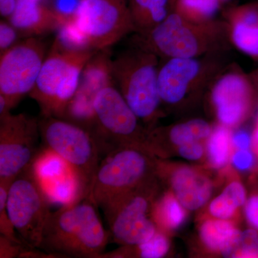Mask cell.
Returning a JSON list of instances; mask_svg holds the SVG:
<instances>
[{"label": "cell", "mask_w": 258, "mask_h": 258, "mask_svg": "<svg viewBox=\"0 0 258 258\" xmlns=\"http://www.w3.org/2000/svg\"><path fill=\"white\" fill-rule=\"evenodd\" d=\"M97 208L84 198L51 212L39 249L55 257L99 258L111 240Z\"/></svg>", "instance_id": "obj_1"}, {"label": "cell", "mask_w": 258, "mask_h": 258, "mask_svg": "<svg viewBox=\"0 0 258 258\" xmlns=\"http://www.w3.org/2000/svg\"><path fill=\"white\" fill-rule=\"evenodd\" d=\"M137 36L136 46L166 59L217 55L230 42L225 20L191 23L172 12L156 28Z\"/></svg>", "instance_id": "obj_2"}, {"label": "cell", "mask_w": 258, "mask_h": 258, "mask_svg": "<svg viewBox=\"0 0 258 258\" xmlns=\"http://www.w3.org/2000/svg\"><path fill=\"white\" fill-rule=\"evenodd\" d=\"M159 57L134 46L112 61V73L122 96L147 130L162 117L158 87Z\"/></svg>", "instance_id": "obj_3"}, {"label": "cell", "mask_w": 258, "mask_h": 258, "mask_svg": "<svg viewBox=\"0 0 258 258\" xmlns=\"http://www.w3.org/2000/svg\"><path fill=\"white\" fill-rule=\"evenodd\" d=\"M157 176V157L147 148L124 146L101 159L88 198L104 208Z\"/></svg>", "instance_id": "obj_4"}, {"label": "cell", "mask_w": 258, "mask_h": 258, "mask_svg": "<svg viewBox=\"0 0 258 258\" xmlns=\"http://www.w3.org/2000/svg\"><path fill=\"white\" fill-rule=\"evenodd\" d=\"M98 50H64L52 45L30 96L37 102L42 116L62 118L79 88L88 61Z\"/></svg>", "instance_id": "obj_5"}, {"label": "cell", "mask_w": 258, "mask_h": 258, "mask_svg": "<svg viewBox=\"0 0 258 258\" xmlns=\"http://www.w3.org/2000/svg\"><path fill=\"white\" fill-rule=\"evenodd\" d=\"M42 145L62 158L74 171L88 198L103 159L101 148L91 132L63 118H38Z\"/></svg>", "instance_id": "obj_6"}, {"label": "cell", "mask_w": 258, "mask_h": 258, "mask_svg": "<svg viewBox=\"0 0 258 258\" xmlns=\"http://www.w3.org/2000/svg\"><path fill=\"white\" fill-rule=\"evenodd\" d=\"M161 183L157 174L102 209L111 242L120 246L137 245L149 240L157 232L152 212L161 194Z\"/></svg>", "instance_id": "obj_7"}, {"label": "cell", "mask_w": 258, "mask_h": 258, "mask_svg": "<svg viewBox=\"0 0 258 258\" xmlns=\"http://www.w3.org/2000/svg\"><path fill=\"white\" fill-rule=\"evenodd\" d=\"M93 134L101 148L103 158L124 146L145 147L149 131L141 124L119 90L114 85L103 88L93 102Z\"/></svg>", "instance_id": "obj_8"}, {"label": "cell", "mask_w": 258, "mask_h": 258, "mask_svg": "<svg viewBox=\"0 0 258 258\" xmlns=\"http://www.w3.org/2000/svg\"><path fill=\"white\" fill-rule=\"evenodd\" d=\"M50 203L34 174L32 165L10 185L7 211L23 243L40 247L42 234L50 216Z\"/></svg>", "instance_id": "obj_9"}, {"label": "cell", "mask_w": 258, "mask_h": 258, "mask_svg": "<svg viewBox=\"0 0 258 258\" xmlns=\"http://www.w3.org/2000/svg\"><path fill=\"white\" fill-rule=\"evenodd\" d=\"M217 55L168 58L159 67L158 87L162 105L177 108L198 96L222 71Z\"/></svg>", "instance_id": "obj_10"}, {"label": "cell", "mask_w": 258, "mask_h": 258, "mask_svg": "<svg viewBox=\"0 0 258 258\" xmlns=\"http://www.w3.org/2000/svg\"><path fill=\"white\" fill-rule=\"evenodd\" d=\"M42 147L38 118L25 113L0 117V183L11 184L32 166Z\"/></svg>", "instance_id": "obj_11"}, {"label": "cell", "mask_w": 258, "mask_h": 258, "mask_svg": "<svg viewBox=\"0 0 258 258\" xmlns=\"http://www.w3.org/2000/svg\"><path fill=\"white\" fill-rule=\"evenodd\" d=\"M45 52L44 42L32 36L1 54L0 96L10 110L33 90Z\"/></svg>", "instance_id": "obj_12"}, {"label": "cell", "mask_w": 258, "mask_h": 258, "mask_svg": "<svg viewBox=\"0 0 258 258\" xmlns=\"http://www.w3.org/2000/svg\"><path fill=\"white\" fill-rule=\"evenodd\" d=\"M74 19L95 50L109 48L135 32L128 0H82Z\"/></svg>", "instance_id": "obj_13"}, {"label": "cell", "mask_w": 258, "mask_h": 258, "mask_svg": "<svg viewBox=\"0 0 258 258\" xmlns=\"http://www.w3.org/2000/svg\"><path fill=\"white\" fill-rule=\"evenodd\" d=\"M257 98L250 76L235 66L222 70L212 82L210 102L217 123L232 130L250 118Z\"/></svg>", "instance_id": "obj_14"}, {"label": "cell", "mask_w": 258, "mask_h": 258, "mask_svg": "<svg viewBox=\"0 0 258 258\" xmlns=\"http://www.w3.org/2000/svg\"><path fill=\"white\" fill-rule=\"evenodd\" d=\"M208 167L172 162L157 158V174L188 211L200 210L211 198L218 181Z\"/></svg>", "instance_id": "obj_15"}, {"label": "cell", "mask_w": 258, "mask_h": 258, "mask_svg": "<svg viewBox=\"0 0 258 258\" xmlns=\"http://www.w3.org/2000/svg\"><path fill=\"white\" fill-rule=\"evenodd\" d=\"M32 169L50 203L63 206L85 198L79 178L71 166L43 146L34 161Z\"/></svg>", "instance_id": "obj_16"}, {"label": "cell", "mask_w": 258, "mask_h": 258, "mask_svg": "<svg viewBox=\"0 0 258 258\" xmlns=\"http://www.w3.org/2000/svg\"><path fill=\"white\" fill-rule=\"evenodd\" d=\"M212 129L210 123L200 118L155 127L148 133L145 147L156 157L166 159L180 146L197 141L207 142Z\"/></svg>", "instance_id": "obj_17"}, {"label": "cell", "mask_w": 258, "mask_h": 258, "mask_svg": "<svg viewBox=\"0 0 258 258\" xmlns=\"http://www.w3.org/2000/svg\"><path fill=\"white\" fill-rule=\"evenodd\" d=\"M225 18L232 45L258 60V2L232 7Z\"/></svg>", "instance_id": "obj_18"}, {"label": "cell", "mask_w": 258, "mask_h": 258, "mask_svg": "<svg viewBox=\"0 0 258 258\" xmlns=\"http://www.w3.org/2000/svg\"><path fill=\"white\" fill-rule=\"evenodd\" d=\"M43 0H18L9 22L25 35H40L57 30L67 20L52 8L42 4Z\"/></svg>", "instance_id": "obj_19"}, {"label": "cell", "mask_w": 258, "mask_h": 258, "mask_svg": "<svg viewBox=\"0 0 258 258\" xmlns=\"http://www.w3.org/2000/svg\"><path fill=\"white\" fill-rule=\"evenodd\" d=\"M225 181L222 192L209 203L206 210L200 216L214 217L222 220L240 221L241 211L247 201V189L240 179L238 171L231 167L224 173Z\"/></svg>", "instance_id": "obj_20"}, {"label": "cell", "mask_w": 258, "mask_h": 258, "mask_svg": "<svg viewBox=\"0 0 258 258\" xmlns=\"http://www.w3.org/2000/svg\"><path fill=\"white\" fill-rule=\"evenodd\" d=\"M109 48L97 51L88 61L81 74L74 98L87 106H93L95 97L103 88L114 85Z\"/></svg>", "instance_id": "obj_21"}, {"label": "cell", "mask_w": 258, "mask_h": 258, "mask_svg": "<svg viewBox=\"0 0 258 258\" xmlns=\"http://www.w3.org/2000/svg\"><path fill=\"white\" fill-rule=\"evenodd\" d=\"M199 242L205 252L226 257L241 230L238 222L214 217H199Z\"/></svg>", "instance_id": "obj_22"}, {"label": "cell", "mask_w": 258, "mask_h": 258, "mask_svg": "<svg viewBox=\"0 0 258 258\" xmlns=\"http://www.w3.org/2000/svg\"><path fill=\"white\" fill-rule=\"evenodd\" d=\"M188 212L174 193L167 189L160 194L154 202L152 216L158 230L171 235L184 225Z\"/></svg>", "instance_id": "obj_23"}, {"label": "cell", "mask_w": 258, "mask_h": 258, "mask_svg": "<svg viewBox=\"0 0 258 258\" xmlns=\"http://www.w3.org/2000/svg\"><path fill=\"white\" fill-rule=\"evenodd\" d=\"M128 6L135 32L144 34L170 14L171 0H128Z\"/></svg>", "instance_id": "obj_24"}, {"label": "cell", "mask_w": 258, "mask_h": 258, "mask_svg": "<svg viewBox=\"0 0 258 258\" xmlns=\"http://www.w3.org/2000/svg\"><path fill=\"white\" fill-rule=\"evenodd\" d=\"M232 133V129L220 123L213 126L206 142V161L204 166L218 172L230 167L234 151Z\"/></svg>", "instance_id": "obj_25"}, {"label": "cell", "mask_w": 258, "mask_h": 258, "mask_svg": "<svg viewBox=\"0 0 258 258\" xmlns=\"http://www.w3.org/2000/svg\"><path fill=\"white\" fill-rule=\"evenodd\" d=\"M170 235L157 230L152 237L137 245L120 246L119 248L103 252L99 258H161L170 250Z\"/></svg>", "instance_id": "obj_26"}, {"label": "cell", "mask_w": 258, "mask_h": 258, "mask_svg": "<svg viewBox=\"0 0 258 258\" xmlns=\"http://www.w3.org/2000/svg\"><path fill=\"white\" fill-rule=\"evenodd\" d=\"M220 0H171L172 13L191 23H203L215 20Z\"/></svg>", "instance_id": "obj_27"}, {"label": "cell", "mask_w": 258, "mask_h": 258, "mask_svg": "<svg viewBox=\"0 0 258 258\" xmlns=\"http://www.w3.org/2000/svg\"><path fill=\"white\" fill-rule=\"evenodd\" d=\"M53 45L64 50H95L91 48L88 39L80 30L74 18L69 19L57 30Z\"/></svg>", "instance_id": "obj_28"}, {"label": "cell", "mask_w": 258, "mask_h": 258, "mask_svg": "<svg viewBox=\"0 0 258 258\" xmlns=\"http://www.w3.org/2000/svg\"><path fill=\"white\" fill-rule=\"evenodd\" d=\"M226 257L258 258V232L251 227L241 230Z\"/></svg>", "instance_id": "obj_29"}, {"label": "cell", "mask_w": 258, "mask_h": 258, "mask_svg": "<svg viewBox=\"0 0 258 258\" xmlns=\"http://www.w3.org/2000/svg\"><path fill=\"white\" fill-rule=\"evenodd\" d=\"M250 191L243 208L244 219L249 227L258 232V178L249 176Z\"/></svg>", "instance_id": "obj_30"}, {"label": "cell", "mask_w": 258, "mask_h": 258, "mask_svg": "<svg viewBox=\"0 0 258 258\" xmlns=\"http://www.w3.org/2000/svg\"><path fill=\"white\" fill-rule=\"evenodd\" d=\"M206 142L197 141L180 146L176 148L173 154L176 153L179 157L189 161H206Z\"/></svg>", "instance_id": "obj_31"}, {"label": "cell", "mask_w": 258, "mask_h": 258, "mask_svg": "<svg viewBox=\"0 0 258 258\" xmlns=\"http://www.w3.org/2000/svg\"><path fill=\"white\" fill-rule=\"evenodd\" d=\"M231 166L235 170L252 173L255 167L256 159L251 149L234 150L231 157Z\"/></svg>", "instance_id": "obj_32"}, {"label": "cell", "mask_w": 258, "mask_h": 258, "mask_svg": "<svg viewBox=\"0 0 258 258\" xmlns=\"http://www.w3.org/2000/svg\"><path fill=\"white\" fill-rule=\"evenodd\" d=\"M31 247L23 242H15L0 235V258L21 257L25 251Z\"/></svg>", "instance_id": "obj_33"}, {"label": "cell", "mask_w": 258, "mask_h": 258, "mask_svg": "<svg viewBox=\"0 0 258 258\" xmlns=\"http://www.w3.org/2000/svg\"><path fill=\"white\" fill-rule=\"evenodd\" d=\"M18 31L10 22L1 20L0 23V52L1 54L14 46L18 39Z\"/></svg>", "instance_id": "obj_34"}, {"label": "cell", "mask_w": 258, "mask_h": 258, "mask_svg": "<svg viewBox=\"0 0 258 258\" xmlns=\"http://www.w3.org/2000/svg\"><path fill=\"white\" fill-rule=\"evenodd\" d=\"M82 0H54L52 9L60 17L69 20L77 13Z\"/></svg>", "instance_id": "obj_35"}, {"label": "cell", "mask_w": 258, "mask_h": 258, "mask_svg": "<svg viewBox=\"0 0 258 258\" xmlns=\"http://www.w3.org/2000/svg\"><path fill=\"white\" fill-rule=\"evenodd\" d=\"M232 143L234 150L251 149L252 133L245 129L236 128L234 132L232 130Z\"/></svg>", "instance_id": "obj_36"}, {"label": "cell", "mask_w": 258, "mask_h": 258, "mask_svg": "<svg viewBox=\"0 0 258 258\" xmlns=\"http://www.w3.org/2000/svg\"><path fill=\"white\" fill-rule=\"evenodd\" d=\"M252 143H251V150L253 152L256 159L255 167L253 171L251 173V175L258 178V120L256 119L254 128L252 129Z\"/></svg>", "instance_id": "obj_37"}, {"label": "cell", "mask_w": 258, "mask_h": 258, "mask_svg": "<svg viewBox=\"0 0 258 258\" xmlns=\"http://www.w3.org/2000/svg\"><path fill=\"white\" fill-rule=\"evenodd\" d=\"M18 0H0V13L4 18L9 19L14 13Z\"/></svg>", "instance_id": "obj_38"}, {"label": "cell", "mask_w": 258, "mask_h": 258, "mask_svg": "<svg viewBox=\"0 0 258 258\" xmlns=\"http://www.w3.org/2000/svg\"><path fill=\"white\" fill-rule=\"evenodd\" d=\"M250 77L258 92V69L254 71L253 74H252Z\"/></svg>", "instance_id": "obj_39"}, {"label": "cell", "mask_w": 258, "mask_h": 258, "mask_svg": "<svg viewBox=\"0 0 258 258\" xmlns=\"http://www.w3.org/2000/svg\"><path fill=\"white\" fill-rule=\"evenodd\" d=\"M220 1L222 3V2L228 1V0H220Z\"/></svg>", "instance_id": "obj_40"}, {"label": "cell", "mask_w": 258, "mask_h": 258, "mask_svg": "<svg viewBox=\"0 0 258 258\" xmlns=\"http://www.w3.org/2000/svg\"><path fill=\"white\" fill-rule=\"evenodd\" d=\"M256 119L258 120V111H257V118H256Z\"/></svg>", "instance_id": "obj_41"}]
</instances>
